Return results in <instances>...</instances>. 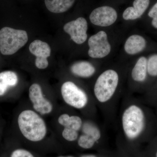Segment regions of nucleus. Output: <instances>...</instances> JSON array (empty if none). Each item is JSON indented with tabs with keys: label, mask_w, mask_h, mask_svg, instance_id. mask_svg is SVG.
Listing matches in <instances>:
<instances>
[{
	"label": "nucleus",
	"mask_w": 157,
	"mask_h": 157,
	"mask_svg": "<svg viewBox=\"0 0 157 157\" xmlns=\"http://www.w3.org/2000/svg\"><path fill=\"white\" fill-rule=\"evenodd\" d=\"M61 95L67 105L76 109H83L88 103L87 94L72 81L63 83L61 88Z\"/></svg>",
	"instance_id": "39448f33"
},
{
	"label": "nucleus",
	"mask_w": 157,
	"mask_h": 157,
	"mask_svg": "<svg viewBox=\"0 0 157 157\" xmlns=\"http://www.w3.org/2000/svg\"><path fill=\"white\" fill-rule=\"evenodd\" d=\"M11 157H35L30 152L24 149H17L14 151Z\"/></svg>",
	"instance_id": "5701e85b"
},
{
	"label": "nucleus",
	"mask_w": 157,
	"mask_h": 157,
	"mask_svg": "<svg viewBox=\"0 0 157 157\" xmlns=\"http://www.w3.org/2000/svg\"><path fill=\"white\" fill-rule=\"evenodd\" d=\"M118 82V74L115 70H108L101 73L94 86V94L97 101L101 103L109 101L114 95Z\"/></svg>",
	"instance_id": "20e7f679"
},
{
	"label": "nucleus",
	"mask_w": 157,
	"mask_h": 157,
	"mask_svg": "<svg viewBox=\"0 0 157 157\" xmlns=\"http://www.w3.org/2000/svg\"><path fill=\"white\" fill-rule=\"evenodd\" d=\"M80 157H97L94 155H85Z\"/></svg>",
	"instance_id": "b1692460"
},
{
	"label": "nucleus",
	"mask_w": 157,
	"mask_h": 157,
	"mask_svg": "<svg viewBox=\"0 0 157 157\" xmlns=\"http://www.w3.org/2000/svg\"><path fill=\"white\" fill-rule=\"evenodd\" d=\"M83 123L80 117L77 115H71L70 116V123L67 128H71L78 132L81 130Z\"/></svg>",
	"instance_id": "412c9836"
},
{
	"label": "nucleus",
	"mask_w": 157,
	"mask_h": 157,
	"mask_svg": "<svg viewBox=\"0 0 157 157\" xmlns=\"http://www.w3.org/2000/svg\"><path fill=\"white\" fill-rule=\"evenodd\" d=\"M63 29L73 42L78 45L84 43L87 39L88 24L84 17H79L67 23L64 26Z\"/></svg>",
	"instance_id": "6e6552de"
},
{
	"label": "nucleus",
	"mask_w": 157,
	"mask_h": 157,
	"mask_svg": "<svg viewBox=\"0 0 157 157\" xmlns=\"http://www.w3.org/2000/svg\"><path fill=\"white\" fill-rule=\"evenodd\" d=\"M18 82V76L13 71H6L0 73V96L5 95L10 88L16 86Z\"/></svg>",
	"instance_id": "ddd939ff"
},
{
	"label": "nucleus",
	"mask_w": 157,
	"mask_h": 157,
	"mask_svg": "<svg viewBox=\"0 0 157 157\" xmlns=\"http://www.w3.org/2000/svg\"><path fill=\"white\" fill-rule=\"evenodd\" d=\"M28 41L26 31L11 28H3L0 30V51L4 55H11L17 52Z\"/></svg>",
	"instance_id": "7ed1b4c3"
},
{
	"label": "nucleus",
	"mask_w": 157,
	"mask_h": 157,
	"mask_svg": "<svg viewBox=\"0 0 157 157\" xmlns=\"http://www.w3.org/2000/svg\"><path fill=\"white\" fill-rule=\"evenodd\" d=\"M29 98L33 109L40 115H49L53 111V104L45 98L41 86L38 83H34L30 86Z\"/></svg>",
	"instance_id": "423d86ee"
},
{
	"label": "nucleus",
	"mask_w": 157,
	"mask_h": 157,
	"mask_svg": "<svg viewBox=\"0 0 157 157\" xmlns=\"http://www.w3.org/2000/svg\"><path fill=\"white\" fill-rule=\"evenodd\" d=\"M81 130L83 134L90 136L96 142L101 138V131L98 127L92 122L86 121L83 123Z\"/></svg>",
	"instance_id": "f3484780"
},
{
	"label": "nucleus",
	"mask_w": 157,
	"mask_h": 157,
	"mask_svg": "<svg viewBox=\"0 0 157 157\" xmlns=\"http://www.w3.org/2000/svg\"><path fill=\"white\" fill-rule=\"evenodd\" d=\"M96 142L95 140L92 137L84 134L80 135L78 138V146L85 149L92 148Z\"/></svg>",
	"instance_id": "6ab92c4d"
},
{
	"label": "nucleus",
	"mask_w": 157,
	"mask_h": 157,
	"mask_svg": "<svg viewBox=\"0 0 157 157\" xmlns=\"http://www.w3.org/2000/svg\"><path fill=\"white\" fill-rule=\"evenodd\" d=\"M122 126L124 134L129 140L136 139L143 132L145 124L143 110L132 104L124 110L122 116Z\"/></svg>",
	"instance_id": "f03ea898"
},
{
	"label": "nucleus",
	"mask_w": 157,
	"mask_h": 157,
	"mask_svg": "<svg viewBox=\"0 0 157 157\" xmlns=\"http://www.w3.org/2000/svg\"><path fill=\"white\" fill-rule=\"evenodd\" d=\"M147 74V58L145 56L140 57L132 69V78L137 82H143L146 79Z\"/></svg>",
	"instance_id": "2eb2a0df"
},
{
	"label": "nucleus",
	"mask_w": 157,
	"mask_h": 157,
	"mask_svg": "<svg viewBox=\"0 0 157 157\" xmlns=\"http://www.w3.org/2000/svg\"><path fill=\"white\" fill-rule=\"evenodd\" d=\"M78 132L69 128H63L62 132V135L65 140L69 142H73L78 139Z\"/></svg>",
	"instance_id": "aec40b11"
},
{
	"label": "nucleus",
	"mask_w": 157,
	"mask_h": 157,
	"mask_svg": "<svg viewBox=\"0 0 157 157\" xmlns=\"http://www.w3.org/2000/svg\"><path fill=\"white\" fill-rule=\"evenodd\" d=\"M75 0H45L47 9L54 13H62L67 11L73 6Z\"/></svg>",
	"instance_id": "dca6fc26"
},
{
	"label": "nucleus",
	"mask_w": 157,
	"mask_h": 157,
	"mask_svg": "<svg viewBox=\"0 0 157 157\" xmlns=\"http://www.w3.org/2000/svg\"><path fill=\"white\" fill-rule=\"evenodd\" d=\"M70 70L74 75L82 78L91 77L96 72L94 67L87 61H80L75 63L71 66Z\"/></svg>",
	"instance_id": "4468645a"
},
{
	"label": "nucleus",
	"mask_w": 157,
	"mask_h": 157,
	"mask_svg": "<svg viewBox=\"0 0 157 157\" xmlns=\"http://www.w3.org/2000/svg\"><path fill=\"white\" fill-rule=\"evenodd\" d=\"M147 44V41L144 37L139 35H132L127 39L124 48L127 54L133 55L145 50Z\"/></svg>",
	"instance_id": "f8f14e48"
},
{
	"label": "nucleus",
	"mask_w": 157,
	"mask_h": 157,
	"mask_svg": "<svg viewBox=\"0 0 157 157\" xmlns=\"http://www.w3.org/2000/svg\"><path fill=\"white\" fill-rule=\"evenodd\" d=\"M88 45V54L92 58H103L108 56L111 51V45L104 31H100L90 37Z\"/></svg>",
	"instance_id": "0eeeda50"
},
{
	"label": "nucleus",
	"mask_w": 157,
	"mask_h": 157,
	"mask_svg": "<svg viewBox=\"0 0 157 157\" xmlns=\"http://www.w3.org/2000/svg\"><path fill=\"white\" fill-rule=\"evenodd\" d=\"M147 15L151 19V25L152 27L157 30V2L148 11Z\"/></svg>",
	"instance_id": "4be33fe9"
},
{
	"label": "nucleus",
	"mask_w": 157,
	"mask_h": 157,
	"mask_svg": "<svg viewBox=\"0 0 157 157\" xmlns=\"http://www.w3.org/2000/svg\"><path fill=\"white\" fill-rule=\"evenodd\" d=\"M150 0H135L133 7H129L125 10L123 17L125 20H135L140 18L149 6Z\"/></svg>",
	"instance_id": "9b49d317"
},
{
	"label": "nucleus",
	"mask_w": 157,
	"mask_h": 157,
	"mask_svg": "<svg viewBox=\"0 0 157 157\" xmlns=\"http://www.w3.org/2000/svg\"><path fill=\"white\" fill-rule=\"evenodd\" d=\"M156 157H157V154H156Z\"/></svg>",
	"instance_id": "a878e982"
},
{
	"label": "nucleus",
	"mask_w": 157,
	"mask_h": 157,
	"mask_svg": "<svg viewBox=\"0 0 157 157\" xmlns=\"http://www.w3.org/2000/svg\"><path fill=\"white\" fill-rule=\"evenodd\" d=\"M30 52L36 57L35 65L38 69L44 70L48 67L47 58L50 56L51 48L46 42L36 40L31 43L29 47Z\"/></svg>",
	"instance_id": "9d476101"
},
{
	"label": "nucleus",
	"mask_w": 157,
	"mask_h": 157,
	"mask_svg": "<svg viewBox=\"0 0 157 157\" xmlns=\"http://www.w3.org/2000/svg\"><path fill=\"white\" fill-rule=\"evenodd\" d=\"M117 18L116 11L109 6L99 7L93 10L90 15L91 22L100 27H108L114 24Z\"/></svg>",
	"instance_id": "1a4fd4ad"
},
{
	"label": "nucleus",
	"mask_w": 157,
	"mask_h": 157,
	"mask_svg": "<svg viewBox=\"0 0 157 157\" xmlns=\"http://www.w3.org/2000/svg\"><path fill=\"white\" fill-rule=\"evenodd\" d=\"M147 72L150 76H157V53L153 54L147 58Z\"/></svg>",
	"instance_id": "a211bd4d"
},
{
	"label": "nucleus",
	"mask_w": 157,
	"mask_h": 157,
	"mask_svg": "<svg viewBox=\"0 0 157 157\" xmlns=\"http://www.w3.org/2000/svg\"><path fill=\"white\" fill-rule=\"evenodd\" d=\"M58 157H73L71 156H59Z\"/></svg>",
	"instance_id": "393cba45"
},
{
	"label": "nucleus",
	"mask_w": 157,
	"mask_h": 157,
	"mask_svg": "<svg viewBox=\"0 0 157 157\" xmlns=\"http://www.w3.org/2000/svg\"><path fill=\"white\" fill-rule=\"evenodd\" d=\"M17 122L21 135L29 141L39 142L47 136L48 128L45 121L33 109H23L20 113Z\"/></svg>",
	"instance_id": "f257e3e1"
}]
</instances>
